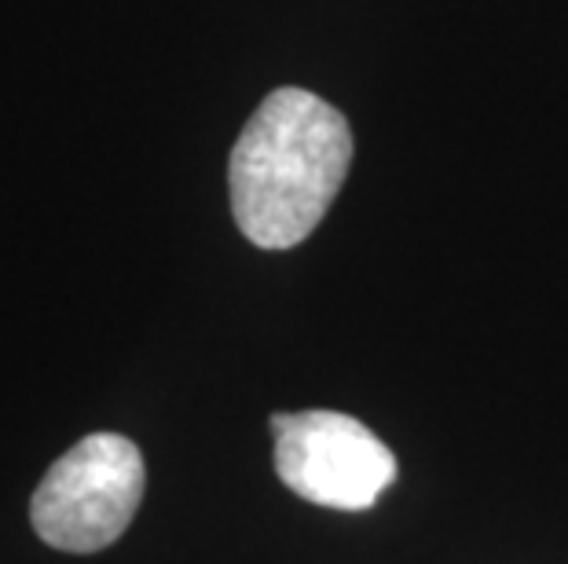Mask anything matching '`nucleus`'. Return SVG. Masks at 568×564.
I'll return each instance as SVG.
<instances>
[{"label": "nucleus", "mask_w": 568, "mask_h": 564, "mask_svg": "<svg viewBox=\"0 0 568 564\" xmlns=\"http://www.w3.org/2000/svg\"><path fill=\"white\" fill-rule=\"evenodd\" d=\"M275 473L312 506L371 510L396 480V454L353 414H272Z\"/></svg>", "instance_id": "obj_3"}, {"label": "nucleus", "mask_w": 568, "mask_h": 564, "mask_svg": "<svg viewBox=\"0 0 568 564\" xmlns=\"http://www.w3.org/2000/svg\"><path fill=\"white\" fill-rule=\"evenodd\" d=\"M148 484L140 448L122 433L74 443L33 491L30 521L41 543L63 554H95L122 539Z\"/></svg>", "instance_id": "obj_2"}, {"label": "nucleus", "mask_w": 568, "mask_h": 564, "mask_svg": "<svg viewBox=\"0 0 568 564\" xmlns=\"http://www.w3.org/2000/svg\"><path fill=\"white\" fill-rule=\"evenodd\" d=\"M353 165L345 114L305 89H275L232 151L235 224L253 246L290 249L316 232Z\"/></svg>", "instance_id": "obj_1"}]
</instances>
